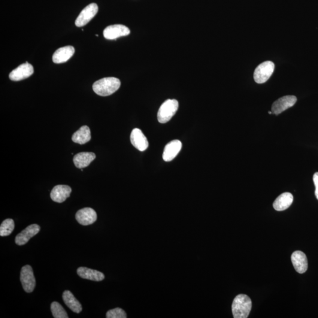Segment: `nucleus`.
<instances>
[{"instance_id": "nucleus-22", "label": "nucleus", "mask_w": 318, "mask_h": 318, "mask_svg": "<svg viewBox=\"0 0 318 318\" xmlns=\"http://www.w3.org/2000/svg\"><path fill=\"white\" fill-rule=\"evenodd\" d=\"M14 222L13 219H7L3 221L0 226V236H7L13 232L14 229Z\"/></svg>"}, {"instance_id": "nucleus-17", "label": "nucleus", "mask_w": 318, "mask_h": 318, "mask_svg": "<svg viewBox=\"0 0 318 318\" xmlns=\"http://www.w3.org/2000/svg\"><path fill=\"white\" fill-rule=\"evenodd\" d=\"M293 197L291 193L285 192L281 194L275 200L273 207L276 211H283L287 210L292 204Z\"/></svg>"}, {"instance_id": "nucleus-15", "label": "nucleus", "mask_w": 318, "mask_h": 318, "mask_svg": "<svg viewBox=\"0 0 318 318\" xmlns=\"http://www.w3.org/2000/svg\"><path fill=\"white\" fill-rule=\"evenodd\" d=\"M71 187L67 185H57L53 187L50 193L51 199L57 203H63L69 198Z\"/></svg>"}, {"instance_id": "nucleus-1", "label": "nucleus", "mask_w": 318, "mask_h": 318, "mask_svg": "<svg viewBox=\"0 0 318 318\" xmlns=\"http://www.w3.org/2000/svg\"><path fill=\"white\" fill-rule=\"evenodd\" d=\"M121 82L115 77H106L96 81L93 85V89L97 95L108 96L116 92L119 89Z\"/></svg>"}, {"instance_id": "nucleus-10", "label": "nucleus", "mask_w": 318, "mask_h": 318, "mask_svg": "<svg viewBox=\"0 0 318 318\" xmlns=\"http://www.w3.org/2000/svg\"><path fill=\"white\" fill-rule=\"evenodd\" d=\"M75 219L80 225L88 226L95 223L98 219V216L96 211L92 208H86L77 212Z\"/></svg>"}, {"instance_id": "nucleus-12", "label": "nucleus", "mask_w": 318, "mask_h": 318, "mask_svg": "<svg viewBox=\"0 0 318 318\" xmlns=\"http://www.w3.org/2000/svg\"><path fill=\"white\" fill-rule=\"evenodd\" d=\"M291 260L293 267L299 274H304L307 271L308 267L307 257L302 251L297 250L293 252L291 256Z\"/></svg>"}, {"instance_id": "nucleus-7", "label": "nucleus", "mask_w": 318, "mask_h": 318, "mask_svg": "<svg viewBox=\"0 0 318 318\" xmlns=\"http://www.w3.org/2000/svg\"><path fill=\"white\" fill-rule=\"evenodd\" d=\"M297 98L295 96H285L275 101L272 106V114H280L287 108L292 107L296 104Z\"/></svg>"}, {"instance_id": "nucleus-25", "label": "nucleus", "mask_w": 318, "mask_h": 318, "mask_svg": "<svg viewBox=\"0 0 318 318\" xmlns=\"http://www.w3.org/2000/svg\"><path fill=\"white\" fill-rule=\"evenodd\" d=\"M313 180L315 186H316V192L315 193H316V196L318 200V172L314 175Z\"/></svg>"}, {"instance_id": "nucleus-2", "label": "nucleus", "mask_w": 318, "mask_h": 318, "mask_svg": "<svg viewBox=\"0 0 318 318\" xmlns=\"http://www.w3.org/2000/svg\"><path fill=\"white\" fill-rule=\"evenodd\" d=\"M252 305V301L249 296L244 294L236 296L232 305L233 317L235 318H247L249 316Z\"/></svg>"}, {"instance_id": "nucleus-6", "label": "nucleus", "mask_w": 318, "mask_h": 318, "mask_svg": "<svg viewBox=\"0 0 318 318\" xmlns=\"http://www.w3.org/2000/svg\"><path fill=\"white\" fill-rule=\"evenodd\" d=\"M98 6L96 3H92V4L87 5L81 11L79 16L75 20V26L81 27L86 25L98 13Z\"/></svg>"}, {"instance_id": "nucleus-19", "label": "nucleus", "mask_w": 318, "mask_h": 318, "mask_svg": "<svg viewBox=\"0 0 318 318\" xmlns=\"http://www.w3.org/2000/svg\"><path fill=\"white\" fill-rule=\"evenodd\" d=\"M96 154L92 152H81L75 155L73 159L74 165L78 169H83L89 166L96 159Z\"/></svg>"}, {"instance_id": "nucleus-20", "label": "nucleus", "mask_w": 318, "mask_h": 318, "mask_svg": "<svg viewBox=\"0 0 318 318\" xmlns=\"http://www.w3.org/2000/svg\"><path fill=\"white\" fill-rule=\"evenodd\" d=\"M63 299L65 304L74 313L78 314L82 311V306L69 290L63 292Z\"/></svg>"}, {"instance_id": "nucleus-9", "label": "nucleus", "mask_w": 318, "mask_h": 318, "mask_svg": "<svg viewBox=\"0 0 318 318\" xmlns=\"http://www.w3.org/2000/svg\"><path fill=\"white\" fill-rule=\"evenodd\" d=\"M34 72V68L29 63L22 64L17 68L12 71L9 78L12 81H20L31 76Z\"/></svg>"}, {"instance_id": "nucleus-23", "label": "nucleus", "mask_w": 318, "mask_h": 318, "mask_svg": "<svg viewBox=\"0 0 318 318\" xmlns=\"http://www.w3.org/2000/svg\"><path fill=\"white\" fill-rule=\"evenodd\" d=\"M51 311L55 318H68L69 316L65 309L59 303L53 302L51 305Z\"/></svg>"}, {"instance_id": "nucleus-18", "label": "nucleus", "mask_w": 318, "mask_h": 318, "mask_svg": "<svg viewBox=\"0 0 318 318\" xmlns=\"http://www.w3.org/2000/svg\"><path fill=\"white\" fill-rule=\"evenodd\" d=\"M77 274L80 277L85 280L100 282L104 280L105 275L98 271L86 267H80L77 269Z\"/></svg>"}, {"instance_id": "nucleus-13", "label": "nucleus", "mask_w": 318, "mask_h": 318, "mask_svg": "<svg viewBox=\"0 0 318 318\" xmlns=\"http://www.w3.org/2000/svg\"><path fill=\"white\" fill-rule=\"evenodd\" d=\"M130 141L133 146L141 151L146 150L148 147L147 139L140 129L133 130L130 135Z\"/></svg>"}, {"instance_id": "nucleus-21", "label": "nucleus", "mask_w": 318, "mask_h": 318, "mask_svg": "<svg viewBox=\"0 0 318 318\" xmlns=\"http://www.w3.org/2000/svg\"><path fill=\"white\" fill-rule=\"evenodd\" d=\"M91 132L89 127L83 126L81 127L72 136V141L79 144H84L91 140Z\"/></svg>"}, {"instance_id": "nucleus-16", "label": "nucleus", "mask_w": 318, "mask_h": 318, "mask_svg": "<svg viewBox=\"0 0 318 318\" xmlns=\"http://www.w3.org/2000/svg\"><path fill=\"white\" fill-rule=\"evenodd\" d=\"M74 48L71 45L63 47L57 49L53 56V62L60 64L68 62L74 54Z\"/></svg>"}, {"instance_id": "nucleus-5", "label": "nucleus", "mask_w": 318, "mask_h": 318, "mask_svg": "<svg viewBox=\"0 0 318 318\" xmlns=\"http://www.w3.org/2000/svg\"><path fill=\"white\" fill-rule=\"evenodd\" d=\"M20 281L23 289L27 293H31L35 287V278L31 266L26 265L21 269Z\"/></svg>"}, {"instance_id": "nucleus-24", "label": "nucleus", "mask_w": 318, "mask_h": 318, "mask_svg": "<svg viewBox=\"0 0 318 318\" xmlns=\"http://www.w3.org/2000/svg\"><path fill=\"white\" fill-rule=\"evenodd\" d=\"M107 318H126L127 315L125 311L122 308H116L108 311L106 314Z\"/></svg>"}, {"instance_id": "nucleus-4", "label": "nucleus", "mask_w": 318, "mask_h": 318, "mask_svg": "<svg viewBox=\"0 0 318 318\" xmlns=\"http://www.w3.org/2000/svg\"><path fill=\"white\" fill-rule=\"evenodd\" d=\"M274 69V63L271 61H266L260 64L254 71V81L258 84L265 83L273 74Z\"/></svg>"}, {"instance_id": "nucleus-11", "label": "nucleus", "mask_w": 318, "mask_h": 318, "mask_svg": "<svg viewBox=\"0 0 318 318\" xmlns=\"http://www.w3.org/2000/svg\"><path fill=\"white\" fill-rule=\"evenodd\" d=\"M40 231V227L37 224H33L27 227L22 232L16 236L15 242L19 246L25 245L29 242L30 239L34 237Z\"/></svg>"}, {"instance_id": "nucleus-26", "label": "nucleus", "mask_w": 318, "mask_h": 318, "mask_svg": "<svg viewBox=\"0 0 318 318\" xmlns=\"http://www.w3.org/2000/svg\"><path fill=\"white\" fill-rule=\"evenodd\" d=\"M268 113H269V114H272V111H269Z\"/></svg>"}, {"instance_id": "nucleus-14", "label": "nucleus", "mask_w": 318, "mask_h": 318, "mask_svg": "<svg viewBox=\"0 0 318 318\" xmlns=\"http://www.w3.org/2000/svg\"><path fill=\"white\" fill-rule=\"evenodd\" d=\"M181 147H182V143L180 141L174 140L169 142L166 144L163 151V160L165 162L172 161L180 152Z\"/></svg>"}, {"instance_id": "nucleus-8", "label": "nucleus", "mask_w": 318, "mask_h": 318, "mask_svg": "<svg viewBox=\"0 0 318 318\" xmlns=\"http://www.w3.org/2000/svg\"><path fill=\"white\" fill-rule=\"evenodd\" d=\"M130 31L128 27L121 24L109 26L105 29L104 35L107 40H114L120 37L128 35Z\"/></svg>"}, {"instance_id": "nucleus-3", "label": "nucleus", "mask_w": 318, "mask_h": 318, "mask_svg": "<svg viewBox=\"0 0 318 318\" xmlns=\"http://www.w3.org/2000/svg\"><path fill=\"white\" fill-rule=\"evenodd\" d=\"M178 108V103L175 99H168L160 106L157 119L160 123H166L169 122L175 116Z\"/></svg>"}]
</instances>
